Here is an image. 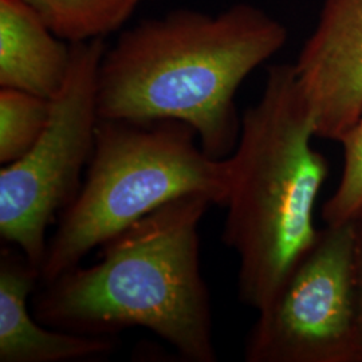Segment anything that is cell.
Masks as SVG:
<instances>
[{"instance_id":"12","label":"cell","mask_w":362,"mask_h":362,"mask_svg":"<svg viewBox=\"0 0 362 362\" xmlns=\"http://www.w3.org/2000/svg\"><path fill=\"white\" fill-rule=\"evenodd\" d=\"M339 144L344 167L336 191L322 208L327 226L353 221L362 214V115Z\"/></svg>"},{"instance_id":"1","label":"cell","mask_w":362,"mask_h":362,"mask_svg":"<svg viewBox=\"0 0 362 362\" xmlns=\"http://www.w3.org/2000/svg\"><path fill=\"white\" fill-rule=\"evenodd\" d=\"M278 19L248 3L218 15L175 10L121 33L98 71L100 119H176L203 151L226 158L238 144L235 95L287 42Z\"/></svg>"},{"instance_id":"11","label":"cell","mask_w":362,"mask_h":362,"mask_svg":"<svg viewBox=\"0 0 362 362\" xmlns=\"http://www.w3.org/2000/svg\"><path fill=\"white\" fill-rule=\"evenodd\" d=\"M52 100L0 88V163L8 165L35 145L46 129Z\"/></svg>"},{"instance_id":"8","label":"cell","mask_w":362,"mask_h":362,"mask_svg":"<svg viewBox=\"0 0 362 362\" xmlns=\"http://www.w3.org/2000/svg\"><path fill=\"white\" fill-rule=\"evenodd\" d=\"M40 282L39 270L22 251L0 252V362H65L104 357L115 337L85 336L40 324L27 298Z\"/></svg>"},{"instance_id":"2","label":"cell","mask_w":362,"mask_h":362,"mask_svg":"<svg viewBox=\"0 0 362 362\" xmlns=\"http://www.w3.org/2000/svg\"><path fill=\"white\" fill-rule=\"evenodd\" d=\"M212 204L204 194H187L137 220L101 246L97 263L40 285L35 318L85 336L144 327L185 361H216L199 236Z\"/></svg>"},{"instance_id":"4","label":"cell","mask_w":362,"mask_h":362,"mask_svg":"<svg viewBox=\"0 0 362 362\" xmlns=\"http://www.w3.org/2000/svg\"><path fill=\"white\" fill-rule=\"evenodd\" d=\"M197 141L176 119H100L85 181L47 245L40 285L175 199L204 194L224 207L230 160L208 156Z\"/></svg>"},{"instance_id":"3","label":"cell","mask_w":362,"mask_h":362,"mask_svg":"<svg viewBox=\"0 0 362 362\" xmlns=\"http://www.w3.org/2000/svg\"><path fill=\"white\" fill-rule=\"evenodd\" d=\"M315 124L294 64L267 70L257 104L242 117L230 160L223 242L238 257V296L264 309L318 236L314 209L329 173L313 146Z\"/></svg>"},{"instance_id":"5","label":"cell","mask_w":362,"mask_h":362,"mask_svg":"<svg viewBox=\"0 0 362 362\" xmlns=\"http://www.w3.org/2000/svg\"><path fill=\"white\" fill-rule=\"evenodd\" d=\"M104 39L71 43L65 83L52 100L47 127L35 145L0 170V233L39 270L46 231L81 189L98 127V71Z\"/></svg>"},{"instance_id":"6","label":"cell","mask_w":362,"mask_h":362,"mask_svg":"<svg viewBox=\"0 0 362 362\" xmlns=\"http://www.w3.org/2000/svg\"><path fill=\"white\" fill-rule=\"evenodd\" d=\"M247 362H362L354 221L327 226L299 258L245 344Z\"/></svg>"},{"instance_id":"13","label":"cell","mask_w":362,"mask_h":362,"mask_svg":"<svg viewBox=\"0 0 362 362\" xmlns=\"http://www.w3.org/2000/svg\"><path fill=\"white\" fill-rule=\"evenodd\" d=\"M354 221V272L357 288V306H358V324L362 342V214Z\"/></svg>"},{"instance_id":"7","label":"cell","mask_w":362,"mask_h":362,"mask_svg":"<svg viewBox=\"0 0 362 362\" xmlns=\"http://www.w3.org/2000/svg\"><path fill=\"white\" fill-rule=\"evenodd\" d=\"M294 69L317 137L339 143L362 115V0H325Z\"/></svg>"},{"instance_id":"9","label":"cell","mask_w":362,"mask_h":362,"mask_svg":"<svg viewBox=\"0 0 362 362\" xmlns=\"http://www.w3.org/2000/svg\"><path fill=\"white\" fill-rule=\"evenodd\" d=\"M71 43L23 0H0V88L52 100L65 83Z\"/></svg>"},{"instance_id":"10","label":"cell","mask_w":362,"mask_h":362,"mask_svg":"<svg viewBox=\"0 0 362 362\" xmlns=\"http://www.w3.org/2000/svg\"><path fill=\"white\" fill-rule=\"evenodd\" d=\"M69 43L104 39L124 26L141 0H23Z\"/></svg>"}]
</instances>
